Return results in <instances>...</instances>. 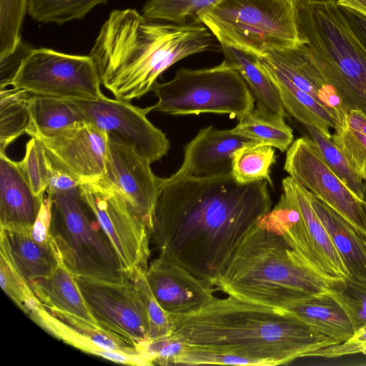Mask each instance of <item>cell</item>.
<instances>
[{"instance_id": "cell-1", "label": "cell", "mask_w": 366, "mask_h": 366, "mask_svg": "<svg viewBox=\"0 0 366 366\" xmlns=\"http://www.w3.org/2000/svg\"><path fill=\"white\" fill-rule=\"evenodd\" d=\"M268 184H240L232 174L162 178L149 232L158 257L215 287L244 237L272 209Z\"/></svg>"}, {"instance_id": "cell-2", "label": "cell", "mask_w": 366, "mask_h": 366, "mask_svg": "<svg viewBox=\"0 0 366 366\" xmlns=\"http://www.w3.org/2000/svg\"><path fill=\"white\" fill-rule=\"evenodd\" d=\"M172 316L166 338L184 346L247 358L259 366L285 365L339 342L284 310L229 296L199 311Z\"/></svg>"}, {"instance_id": "cell-3", "label": "cell", "mask_w": 366, "mask_h": 366, "mask_svg": "<svg viewBox=\"0 0 366 366\" xmlns=\"http://www.w3.org/2000/svg\"><path fill=\"white\" fill-rule=\"evenodd\" d=\"M214 40L202 23L151 21L135 9H119L109 14L89 56L104 88L131 102L152 91L173 64L210 50Z\"/></svg>"}, {"instance_id": "cell-4", "label": "cell", "mask_w": 366, "mask_h": 366, "mask_svg": "<svg viewBox=\"0 0 366 366\" xmlns=\"http://www.w3.org/2000/svg\"><path fill=\"white\" fill-rule=\"evenodd\" d=\"M333 282L304 263L280 235L257 222L215 287L229 296L283 310L305 294L329 292Z\"/></svg>"}, {"instance_id": "cell-5", "label": "cell", "mask_w": 366, "mask_h": 366, "mask_svg": "<svg viewBox=\"0 0 366 366\" xmlns=\"http://www.w3.org/2000/svg\"><path fill=\"white\" fill-rule=\"evenodd\" d=\"M301 38L315 55L348 110L366 113V48L336 3L297 0Z\"/></svg>"}, {"instance_id": "cell-6", "label": "cell", "mask_w": 366, "mask_h": 366, "mask_svg": "<svg viewBox=\"0 0 366 366\" xmlns=\"http://www.w3.org/2000/svg\"><path fill=\"white\" fill-rule=\"evenodd\" d=\"M220 46L259 58L305 41L297 18V0H221L198 14Z\"/></svg>"}, {"instance_id": "cell-7", "label": "cell", "mask_w": 366, "mask_h": 366, "mask_svg": "<svg viewBox=\"0 0 366 366\" xmlns=\"http://www.w3.org/2000/svg\"><path fill=\"white\" fill-rule=\"evenodd\" d=\"M152 111L171 115L213 113L238 120L254 109L253 96L240 74L224 60L219 65L179 68L173 79L154 85Z\"/></svg>"}, {"instance_id": "cell-8", "label": "cell", "mask_w": 366, "mask_h": 366, "mask_svg": "<svg viewBox=\"0 0 366 366\" xmlns=\"http://www.w3.org/2000/svg\"><path fill=\"white\" fill-rule=\"evenodd\" d=\"M49 197L52 200L49 244L56 259L75 276L112 281L127 279L109 240L89 218L81 193Z\"/></svg>"}, {"instance_id": "cell-9", "label": "cell", "mask_w": 366, "mask_h": 366, "mask_svg": "<svg viewBox=\"0 0 366 366\" xmlns=\"http://www.w3.org/2000/svg\"><path fill=\"white\" fill-rule=\"evenodd\" d=\"M282 183L279 201L258 223L280 235L304 263L328 280L350 277L311 204L309 191L290 176Z\"/></svg>"}, {"instance_id": "cell-10", "label": "cell", "mask_w": 366, "mask_h": 366, "mask_svg": "<svg viewBox=\"0 0 366 366\" xmlns=\"http://www.w3.org/2000/svg\"><path fill=\"white\" fill-rule=\"evenodd\" d=\"M80 193L127 278L137 269L147 271L149 231L123 195L102 177L82 182Z\"/></svg>"}, {"instance_id": "cell-11", "label": "cell", "mask_w": 366, "mask_h": 366, "mask_svg": "<svg viewBox=\"0 0 366 366\" xmlns=\"http://www.w3.org/2000/svg\"><path fill=\"white\" fill-rule=\"evenodd\" d=\"M96 65L90 56L33 49L23 60L11 86L32 94L71 100L104 97Z\"/></svg>"}, {"instance_id": "cell-12", "label": "cell", "mask_w": 366, "mask_h": 366, "mask_svg": "<svg viewBox=\"0 0 366 366\" xmlns=\"http://www.w3.org/2000/svg\"><path fill=\"white\" fill-rule=\"evenodd\" d=\"M284 170L297 183L348 222L366 240V211L360 201L322 159L307 136L295 140L287 150Z\"/></svg>"}, {"instance_id": "cell-13", "label": "cell", "mask_w": 366, "mask_h": 366, "mask_svg": "<svg viewBox=\"0 0 366 366\" xmlns=\"http://www.w3.org/2000/svg\"><path fill=\"white\" fill-rule=\"evenodd\" d=\"M72 102L84 121L117 137L151 164L167 154L170 143L166 134L147 117L152 106L142 108L106 96Z\"/></svg>"}, {"instance_id": "cell-14", "label": "cell", "mask_w": 366, "mask_h": 366, "mask_svg": "<svg viewBox=\"0 0 366 366\" xmlns=\"http://www.w3.org/2000/svg\"><path fill=\"white\" fill-rule=\"evenodd\" d=\"M84 299L98 325L139 344L150 340L144 305L130 279L104 280L76 276Z\"/></svg>"}, {"instance_id": "cell-15", "label": "cell", "mask_w": 366, "mask_h": 366, "mask_svg": "<svg viewBox=\"0 0 366 366\" xmlns=\"http://www.w3.org/2000/svg\"><path fill=\"white\" fill-rule=\"evenodd\" d=\"M28 316L53 337L84 352L122 364L149 365L136 343L77 315L41 305Z\"/></svg>"}, {"instance_id": "cell-16", "label": "cell", "mask_w": 366, "mask_h": 366, "mask_svg": "<svg viewBox=\"0 0 366 366\" xmlns=\"http://www.w3.org/2000/svg\"><path fill=\"white\" fill-rule=\"evenodd\" d=\"M102 177L119 190L150 232L162 179L152 172L151 163L108 135L106 170Z\"/></svg>"}, {"instance_id": "cell-17", "label": "cell", "mask_w": 366, "mask_h": 366, "mask_svg": "<svg viewBox=\"0 0 366 366\" xmlns=\"http://www.w3.org/2000/svg\"><path fill=\"white\" fill-rule=\"evenodd\" d=\"M49 158L81 182L105 173L108 134L83 121L49 135L35 137Z\"/></svg>"}, {"instance_id": "cell-18", "label": "cell", "mask_w": 366, "mask_h": 366, "mask_svg": "<svg viewBox=\"0 0 366 366\" xmlns=\"http://www.w3.org/2000/svg\"><path fill=\"white\" fill-rule=\"evenodd\" d=\"M259 59L325 107L342 125L349 110L305 42L294 48L271 52Z\"/></svg>"}, {"instance_id": "cell-19", "label": "cell", "mask_w": 366, "mask_h": 366, "mask_svg": "<svg viewBox=\"0 0 366 366\" xmlns=\"http://www.w3.org/2000/svg\"><path fill=\"white\" fill-rule=\"evenodd\" d=\"M146 278L158 303L171 315L199 311L216 297L214 286L159 257L149 264Z\"/></svg>"}, {"instance_id": "cell-20", "label": "cell", "mask_w": 366, "mask_h": 366, "mask_svg": "<svg viewBox=\"0 0 366 366\" xmlns=\"http://www.w3.org/2000/svg\"><path fill=\"white\" fill-rule=\"evenodd\" d=\"M229 129L214 126L201 129L184 147V159L179 169L169 177L209 178L232 174V155L236 149L250 143Z\"/></svg>"}, {"instance_id": "cell-21", "label": "cell", "mask_w": 366, "mask_h": 366, "mask_svg": "<svg viewBox=\"0 0 366 366\" xmlns=\"http://www.w3.org/2000/svg\"><path fill=\"white\" fill-rule=\"evenodd\" d=\"M224 61L238 71L255 102L254 114L262 119L284 123L286 111L277 88L264 69L258 56L230 46H220Z\"/></svg>"}, {"instance_id": "cell-22", "label": "cell", "mask_w": 366, "mask_h": 366, "mask_svg": "<svg viewBox=\"0 0 366 366\" xmlns=\"http://www.w3.org/2000/svg\"><path fill=\"white\" fill-rule=\"evenodd\" d=\"M17 166L0 154V225L32 227L41 204Z\"/></svg>"}, {"instance_id": "cell-23", "label": "cell", "mask_w": 366, "mask_h": 366, "mask_svg": "<svg viewBox=\"0 0 366 366\" xmlns=\"http://www.w3.org/2000/svg\"><path fill=\"white\" fill-rule=\"evenodd\" d=\"M0 227V250L9 257L29 285L51 273L56 259L51 247H44L34 240L32 227Z\"/></svg>"}, {"instance_id": "cell-24", "label": "cell", "mask_w": 366, "mask_h": 366, "mask_svg": "<svg viewBox=\"0 0 366 366\" xmlns=\"http://www.w3.org/2000/svg\"><path fill=\"white\" fill-rule=\"evenodd\" d=\"M314 330L341 343L354 334L341 305L329 294H305L283 309Z\"/></svg>"}, {"instance_id": "cell-25", "label": "cell", "mask_w": 366, "mask_h": 366, "mask_svg": "<svg viewBox=\"0 0 366 366\" xmlns=\"http://www.w3.org/2000/svg\"><path fill=\"white\" fill-rule=\"evenodd\" d=\"M309 198L350 277L366 285V240L342 216L310 192Z\"/></svg>"}, {"instance_id": "cell-26", "label": "cell", "mask_w": 366, "mask_h": 366, "mask_svg": "<svg viewBox=\"0 0 366 366\" xmlns=\"http://www.w3.org/2000/svg\"><path fill=\"white\" fill-rule=\"evenodd\" d=\"M42 305L49 309L62 310L95 324L78 286L76 276L59 260L51 273L30 285Z\"/></svg>"}, {"instance_id": "cell-27", "label": "cell", "mask_w": 366, "mask_h": 366, "mask_svg": "<svg viewBox=\"0 0 366 366\" xmlns=\"http://www.w3.org/2000/svg\"><path fill=\"white\" fill-rule=\"evenodd\" d=\"M31 137L49 135L73 126L84 119L71 99L32 94L29 99Z\"/></svg>"}, {"instance_id": "cell-28", "label": "cell", "mask_w": 366, "mask_h": 366, "mask_svg": "<svg viewBox=\"0 0 366 366\" xmlns=\"http://www.w3.org/2000/svg\"><path fill=\"white\" fill-rule=\"evenodd\" d=\"M31 93L12 86L0 89V154L31 127L29 99Z\"/></svg>"}, {"instance_id": "cell-29", "label": "cell", "mask_w": 366, "mask_h": 366, "mask_svg": "<svg viewBox=\"0 0 366 366\" xmlns=\"http://www.w3.org/2000/svg\"><path fill=\"white\" fill-rule=\"evenodd\" d=\"M275 162V151L272 146L252 142L233 153L232 175L240 184L265 180L273 187L270 168Z\"/></svg>"}, {"instance_id": "cell-30", "label": "cell", "mask_w": 366, "mask_h": 366, "mask_svg": "<svg viewBox=\"0 0 366 366\" xmlns=\"http://www.w3.org/2000/svg\"><path fill=\"white\" fill-rule=\"evenodd\" d=\"M315 142L322 159L334 174L362 202H366V183L356 173L332 139L310 126H304Z\"/></svg>"}, {"instance_id": "cell-31", "label": "cell", "mask_w": 366, "mask_h": 366, "mask_svg": "<svg viewBox=\"0 0 366 366\" xmlns=\"http://www.w3.org/2000/svg\"><path fill=\"white\" fill-rule=\"evenodd\" d=\"M107 0H27V13L39 23L59 25L84 19L99 4Z\"/></svg>"}, {"instance_id": "cell-32", "label": "cell", "mask_w": 366, "mask_h": 366, "mask_svg": "<svg viewBox=\"0 0 366 366\" xmlns=\"http://www.w3.org/2000/svg\"><path fill=\"white\" fill-rule=\"evenodd\" d=\"M231 132L249 140L269 144L282 152L293 142L292 129L285 122H276L256 116L253 112L238 120Z\"/></svg>"}, {"instance_id": "cell-33", "label": "cell", "mask_w": 366, "mask_h": 366, "mask_svg": "<svg viewBox=\"0 0 366 366\" xmlns=\"http://www.w3.org/2000/svg\"><path fill=\"white\" fill-rule=\"evenodd\" d=\"M221 0H147L142 14L151 21L201 23L198 14Z\"/></svg>"}, {"instance_id": "cell-34", "label": "cell", "mask_w": 366, "mask_h": 366, "mask_svg": "<svg viewBox=\"0 0 366 366\" xmlns=\"http://www.w3.org/2000/svg\"><path fill=\"white\" fill-rule=\"evenodd\" d=\"M329 294L345 312L354 332L366 328V285L351 277L335 280Z\"/></svg>"}, {"instance_id": "cell-35", "label": "cell", "mask_w": 366, "mask_h": 366, "mask_svg": "<svg viewBox=\"0 0 366 366\" xmlns=\"http://www.w3.org/2000/svg\"><path fill=\"white\" fill-rule=\"evenodd\" d=\"M16 164L34 195L42 201L49 184V166L47 154L39 139L31 137L26 144L23 159Z\"/></svg>"}, {"instance_id": "cell-36", "label": "cell", "mask_w": 366, "mask_h": 366, "mask_svg": "<svg viewBox=\"0 0 366 366\" xmlns=\"http://www.w3.org/2000/svg\"><path fill=\"white\" fill-rule=\"evenodd\" d=\"M0 284L4 292L27 315L41 302L29 283L13 264L9 257L0 250Z\"/></svg>"}, {"instance_id": "cell-37", "label": "cell", "mask_w": 366, "mask_h": 366, "mask_svg": "<svg viewBox=\"0 0 366 366\" xmlns=\"http://www.w3.org/2000/svg\"><path fill=\"white\" fill-rule=\"evenodd\" d=\"M146 272L137 269L129 279L134 283L144 305L149 323V340H164L171 333L172 316L160 306L154 297L146 278Z\"/></svg>"}, {"instance_id": "cell-38", "label": "cell", "mask_w": 366, "mask_h": 366, "mask_svg": "<svg viewBox=\"0 0 366 366\" xmlns=\"http://www.w3.org/2000/svg\"><path fill=\"white\" fill-rule=\"evenodd\" d=\"M26 11L27 0H0V59L12 53L21 40Z\"/></svg>"}, {"instance_id": "cell-39", "label": "cell", "mask_w": 366, "mask_h": 366, "mask_svg": "<svg viewBox=\"0 0 366 366\" xmlns=\"http://www.w3.org/2000/svg\"><path fill=\"white\" fill-rule=\"evenodd\" d=\"M332 140L366 183V134L342 123L332 134Z\"/></svg>"}, {"instance_id": "cell-40", "label": "cell", "mask_w": 366, "mask_h": 366, "mask_svg": "<svg viewBox=\"0 0 366 366\" xmlns=\"http://www.w3.org/2000/svg\"><path fill=\"white\" fill-rule=\"evenodd\" d=\"M169 365H258L255 361L247 358L189 347L182 345L177 354L169 361Z\"/></svg>"}, {"instance_id": "cell-41", "label": "cell", "mask_w": 366, "mask_h": 366, "mask_svg": "<svg viewBox=\"0 0 366 366\" xmlns=\"http://www.w3.org/2000/svg\"><path fill=\"white\" fill-rule=\"evenodd\" d=\"M366 349V328L355 332L347 340L310 352L305 357L336 358L345 355L362 353Z\"/></svg>"}, {"instance_id": "cell-42", "label": "cell", "mask_w": 366, "mask_h": 366, "mask_svg": "<svg viewBox=\"0 0 366 366\" xmlns=\"http://www.w3.org/2000/svg\"><path fill=\"white\" fill-rule=\"evenodd\" d=\"M48 156V155H47ZM49 177L46 195L80 193L81 182L49 157Z\"/></svg>"}, {"instance_id": "cell-43", "label": "cell", "mask_w": 366, "mask_h": 366, "mask_svg": "<svg viewBox=\"0 0 366 366\" xmlns=\"http://www.w3.org/2000/svg\"><path fill=\"white\" fill-rule=\"evenodd\" d=\"M32 49L21 40L12 53L0 59V89L11 86L23 60Z\"/></svg>"}, {"instance_id": "cell-44", "label": "cell", "mask_w": 366, "mask_h": 366, "mask_svg": "<svg viewBox=\"0 0 366 366\" xmlns=\"http://www.w3.org/2000/svg\"><path fill=\"white\" fill-rule=\"evenodd\" d=\"M52 222V200L46 195L44 197L36 220L32 226L31 234L35 241L49 247Z\"/></svg>"}, {"instance_id": "cell-45", "label": "cell", "mask_w": 366, "mask_h": 366, "mask_svg": "<svg viewBox=\"0 0 366 366\" xmlns=\"http://www.w3.org/2000/svg\"><path fill=\"white\" fill-rule=\"evenodd\" d=\"M338 6L353 34L366 48V17L350 9Z\"/></svg>"}, {"instance_id": "cell-46", "label": "cell", "mask_w": 366, "mask_h": 366, "mask_svg": "<svg viewBox=\"0 0 366 366\" xmlns=\"http://www.w3.org/2000/svg\"><path fill=\"white\" fill-rule=\"evenodd\" d=\"M337 4L354 10L366 17V0H338Z\"/></svg>"}, {"instance_id": "cell-47", "label": "cell", "mask_w": 366, "mask_h": 366, "mask_svg": "<svg viewBox=\"0 0 366 366\" xmlns=\"http://www.w3.org/2000/svg\"><path fill=\"white\" fill-rule=\"evenodd\" d=\"M306 2L311 3H336L338 0H302Z\"/></svg>"}, {"instance_id": "cell-48", "label": "cell", "mask_w": 366, "mask_h": 366, "mask_svg": "<svg viewBox=\"0 0 366 366\" xmlns=\"http://www.w3.org/2000/svg\"><path fill=\"white\" fill-rule=\"evenodd\" d=\"M363 355H366V349L362 352Z\"/></svg>"}, {"instance_id": "cell-49", "label": "cell", "mask_w": 366, "mask_h": 366, "mask_svg": "<svg viewBox=\"0 0 366 366\" xmlns=\"http://www.w3.org/2000/svg\"><path fill=\"white\" fill-rule=\"evenodd\" d=\"M365 211H366V202H365Z\"/></svg>"}]
</instances>
